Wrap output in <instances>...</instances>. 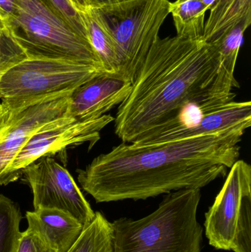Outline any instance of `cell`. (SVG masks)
Listing matches in <instances>:
<instances>
[{"mask_svg": "<svg viewBox=\"0 0 251 252\" xmlns=\"http://www.w3.org/2000/svg\"><path fill=\"white\" fill-rule=\"evenodd\" d=\"M235 87L239 84L234 75L221 64L218 44L159 37L118 106L115 133L122 142L134 143L170 125L189 109L208 112L233 101Z\"/></svg>", "mask_w": 251, "mask_h": 252, "instance_id": "1", "label": "cell"}, {"mask_svg": "<svg viewBox=\"0 0 251 252\" xmlns=\"http://www.w3.org/2000/svg\"><path fill=\"white\" fill-rule=\"evenodd\" d=\"M246 129L155 143L122 142L78 170V182L97 203L201 189L226 176L238 160Z\"/></svg>", "mask_w": 251, "mask_h": 252, "instance_id": "2", "label": "cell"}, {"mask_svg": "<svg viewBox=\"0 0 251 252\" xmlns=\"http://www.w3.org/2000/svg\"><path fill=\"white\" fill-rule=\"evenodd\" d=\"M200 189L169 192L148 216L112 222L113 252H201Z\"/></svg>", "mask_w": 251, "mask_h": 252, "instance_id": "3", "label": "cell"}, {"mask_svg": "<svg viewBox=\"0 0 251 252\" xmlns=\"http://www.w3.org/2000/svg\"><path fill=\"white\" fill-rule=\"evenodd\" d=\"M5 25L28 59L72 62L104 72L88 40L60 19L44 0H16L15 11L6 19Z\"/></svg>", "mask_w": 251, "mask_h": 252, "instance_id": "4", "label": "cell"}, {"mask_svg": "<svg viewBox=\"0 0 251 252\" xmlns=\"http://www.w3.org/2000/svg\"><path fill=\"white\" fill-rule=\"evenodd\" d=\"M103 71L63 61L27 59L0 79L1 106L16 113L46 99L72 93Z\"/></svg>", "mask_w": 251, "mask_h": 252, "instance_id": "5", "label": "cell"}, {"mask_svg": "<svg viewBox=\"0 0 251 252\" xmlns=\"http://www.w3.org/2000/svg\"><path fill=\"white\" fill-rule=\"evenodd\" d=\"M169 0H124L97 8L116 44V77L132 82L169 14ZM95 8V7H94Z\"/></svg>", "mask_w": 251, "mask_h": 252, "instance_id": "6", "label": "cell"}, {"mask_svg": "<svg viewBox=\"0 0 251 252\" xmlns=\"http://www.w3.org/2000/svg\"><path fill=\"white\" fill-rule=\"evenodd\" d=\"M205 215V235L218 250L251 252V167L237 160Z\"/></svg>", "mask_w": 251, "mask_h": 252, "instance_id": "7", "label": "cell"}, {"mask_svg": "<svg viewBox=\"0 0 251 252\" xmlns=\"http://www.w3.org/2000/svg\"><path fill=\"white\" fill-rule=\"evenodd\" d=\"M114 121L112 115L97 119L78 121L63 116L48 123L34 133L18 153L0 177V185L16 182L24 168L44 157H51L83 144L91 149L100 139V132Z\"/></svg>", "mask_w": 251, "mask_h": 252, "instance_id": "8", "label": "cell"}, {"mask_svg": "<svg viewBox=\"0 0 251 252\" xmlns=\"http://www.w3.org/2000/svg\"><path fill=\"white\" fill-rule=\"evenodd\" d=\"M21 174L32 189L34 210L51 208L67 212L84 227L92 221L95 212L72 175L53 157L39 158L24 168Z\"/></svg>", "mask_w": 251, "mask_h": 252, "instance_id": "9", "label": "cell"}, {"mask_svg": "<svg viewBox=\"0 0 251 252\" xmlns=\"http://www.w3.org/2000/svg\"><path fill=\"white\" fill-rule=\"evenodd\" d=\"M71 93L46 99L10 114L0 132V177L34 133L48 123L64 116Z\"/></svg>", "mask_w": 251, "mask_h": 252, "instance_id": "10", "label": "cell"}, {"mask_svg": "<svg viewBox=\"0 0 251 252\" xmlns=\"http://www.w3.org/2000/svg\"><path fill=\"white\" fill-rule=\"evenodd\" d=\"M131 90V81L100 72L72 92L64 116L78 121L101 118L120 105Z\"/></svg>", "mask_w": 251, "mask_h": 252, "instance_id": "11", "label": "cell"}, {"mask_svg": "<svg viewBox=\"0 0 251 252\" xmlns=\"http://www.w3.org/2000/svg\"><path fill=\"white\" fill-rule=\"evenodd\" d=\"M251 126V101H231L210 112L203 113L197 123L191 126H178L153 134L147 135L134 143L147 144L195 137L219 133L234 127Z\"/></svg>", "mask_w": 251, "mask_h": 252, "instance_id": "12", "label": "cell"}, {"mask_svg": "<svg viewBox=\"0 0 251 252\" xmlns=\"http://www.w3.org/2000/svg\"><path fill=\"white\" fill-rule=\"evenodd\" d=\"M28 229L53 252H67L84 230L82 223L67 212L42 208L25 214Z\"/></svg>", "mask_w": 251, "mask_h": 252, "instance_id": "13", "label": "cell"}, {"mask_svg": "<svg viewBox=\"0 0 251 252\" xmlns=\"http://www.w3.org/2000/svg\"><path fill=\"white\" fill-rule=\"evenodd\" d=\"M209 10L202 38L209 44L238 27L247 30L251 25V0H217Z\"/></svg>", "mask_w": 251, "mask_h": 252, "instance_id": "14", "label": "cell"}, {"mask_svg": "<svg viewBox=\"0 0 251 252\" xmlns=\"http://www.w3.org/2000/svg\"><path fill=\"white\" fill-rule=\"evenodd\" d=\"M88 41L98 57L103 71L116 76L119 72L117 51L113 36L97 8L89 7L81 12Z\"/></svg>", "mask_w": 251, "mask_h": 252, "instance_id": "15", "label": "cell"}, {"mask_svg": "<svg viewBox=\"0 0 251 252\" xmlns=\"http://www.w3.org/2000/svg\"><path fill=\"white\" fill-rule=\"evenodd\" d=\"M208 8L198 0H175L169 4L177 36L201 40Z\"/></svg>", "mask_w": 251, "mask_h": 252, "instance_id": "16", "label": "cell"}, {"mask_svg": "<svg viewBox=\"0 0 251 252\" xmlns=\"http://www.w3.org/2000/svg\"><path fill=\"white\" fill-rule=\"evenodd\" d=\"M67 252H113L112 223L100 212L84 228L76 242Z\"/></svg>", "mask_w": 251, "mask_h": 252, "instance_id": "17", "label": "cell"}, {"mask_svg": "<svg viewBox=\"0 0 251 252\" xmlns=\"http://www.w3.org/2000/svg\"><path fill=\"white\" fill-rule=\"evenodd\" d=\"M22 214L14 201L0 194V252H16Z\"/></svg>", "mask_w": 251, "mask_h": 252, "instance_id": "18", "label": "cell"}, {"mask_svg": "<svg viewBox=\"0 0 251 252\" xmlns=\"http://www.w3.org/2000/svg\"><path fill=\"white\" fill-rule=\"evenodd\" d=\"M246 30L238 27L223 35L218 42L222 66L230 73L234 75L236 63L240 47L243 44V35Z\"/></svg>", "mask_w": 251, "mask_h": 252, "instance_id": "19", "label": "cell"}, {"mask_svg": "<svg viewBox=\"0 0 251 252\" xmlns=\"http://www.w3.org/2000/svg\"><path fill=\"white\" fill-rule=\"evenodd\" d=\"M28 59L25 50L7 29L0 32V79L12 68Z\"/></svg>", "mask_w": 251, "mask_h": 252, "instance_id": "20", "label": "cell"}, {"mask_svg": "<svg viewBox=\"0 0 251 252\" xmlns=\"http://www.w3.org/2000/svg\"><path fill=\"white\" fill-rule=\"evenodd\" d=\"M49 7L77 33L88 40L86 28L81 12L78 11L70 0H44ZM89 42V41H88Z\"/></svg>", "mask_w": 251, "mask_h": 252, "instance_id": "21", "label": "cell"}, {"mask_svg": "<svg viewBox=\"0 0 251 252\" xmlns=\"http://www.w3.org/2000/svg\"><path fill=\"white\" fill-rule=\"evenodd\" d=\"M16 252H53L35 233L27 229L21 232Z\"/></svg>", "mask_w": 251, "mask_h": 252, "instance_id": "22", "label": "cell"}, {"mask_svg": "<svg viewBox=\"0 0 251 252\" xmlns=\"http://www.w3.org/2000/svg\"><path fill=\"white\" fill-rule=\"evenodd\" d=\"M16 1V0H0V14L2 16L4 22L15 11Z\"/></svg>", "mask_w": 251, "mask_h": 252, "instance_id": "23", "label": "cell"}, {"mask_svg": "<svg viewBox=\"0 0 251 252\" xmlns=\"http://www.w3.org/2000/svg\"><path fill=\"white\" fill-rule=\"evenodd\" d=\"M122 1H124V0H87V2H88L89 7L99 8V7L111 5V4Z\"/></svg>", "mask_w": 251, "mask_h": 252, "instance_id": "24", "label": "cell"}, {"mask_svg": "<svg viewBox=\"0 0 251 252\" xmlns=\"http://www.w3.org/2000/svg\"><path fill=\"white\" fill-rule=\"evenodd\" d=\"M9 116H10V114L3 108V106L0 103V132L2 130L6 124H7Z\"/></svg>", "mask_w": 251, "mask_h": 252, "instance_id": "25", "label": "cell"}, {"mask_svg": "<svg viewBox=\"0 0 251 252\" xmlns=\"http://www.w3.org/2000/svg\"><path fill=\"white\" fill-rule=\"evenodd\" d=\"M77 10L80 12H84L89 7L87 0H70Z\"/></svg>", "mask_w": 251, "mask_h": 252, "instance_id": "26", "label": "cell"}, {"mask_svg": "<svg viewBox=\"0 0 251 252\" xmlns=\"http://www.w3.org/2000/svg\"><path fill=\"white\" fill-rule=\"evenodd\" d=\"M198 1L203 3V4H204V5H206V7H207L208 10H209V9L212 7V5L215 4V1H216L217 0H198Z\"/></svg>", "mask_w": 251, "mask_h": 252, "instance_id": "27", "label": "cell"}, {"mask_svg": "<svg viewBox=\"0 0 251 252\" xmlns=\"http://www.w3.org/2000/svg\"><path fill=\"white\" fill-rule=\"evenodd\" d=\"M4 29H6L5 22H4L2 16H1V14H0V32Z\"/></svg>", "mask_w": 251, "mask_h": 252, "instance_id": "28", "label": "cell"}]
</instances>
